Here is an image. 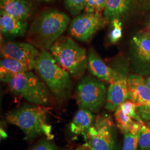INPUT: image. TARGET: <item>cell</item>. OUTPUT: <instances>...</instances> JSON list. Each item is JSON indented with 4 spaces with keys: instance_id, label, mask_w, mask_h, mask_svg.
I'll return each mask as SVG.
<instances>
[{
    "instance_id": "1",
    "label": "cell",
    "mask_w": 150,
    "mask_h": 150,
    "mask_svg": "<svg viewBox=\"0 0 150 150\" xmlns=\"http://www.w3.org/2000/svg\"><path fill=\"white\" fill-rule=\"evenodd\" d=\"M70 18L64 12L50 9L35 17L27 31V39L37 48L49 50L68 27Z\"/></svg>"
},
{
    "instance_id": "2",
    "label": "cell",
    "mask_w": 150,
    "mask_h": 150,
    "mask_svg": "<svg viewBox=\"0 0 150 150\" xmlns=\"http://www.w3.org/2000/svg\"><path fill=\"white\" fill-rule=\"evenodd\" d=\"M33 69L46 84L57 101L64 102L70 96L72 83L70 75L56 62L47 50H41Z\"/></svg>"
},
{
    "instance_id": "3",
    "label": "cell",
    "mask_w": 150,
    "mask_h": 150,
    "mask_svg": "<svg viewBox=\"0 0 150 150\" xmlns=\"http://www.w3.org/2000/svg\"><path fill=\"white\" fill-rule=\"evenodd\" d=\"M48 108L43 106H24L7 113L6 120L21 129L25 139H34L45 134L48 139L54 136L51 134V126L47 123Z\"/></svg>"
},
{
    "instance_id": "4",
    "label": "cell",
    "mask_w": 150,
    "mask_h": 150,
    "mask_svg": "<svg viewBox=\"0 0 150 150\" xmlns=\"http://www.w3.org/2000/svg\"><path fill=\"white\" fill-rule=\"evenodd\" d=\"M49 51L56 62L76 79L81 77L87 68L86 50L71 38H59Z\"/></svg>"
},
{
    "instance_id": "5",
    "label": "cell",
    "mask_w": 150,
    "mask_h": 150,
    "mask_svg": "<svg viewBox=\"0 0 150 150\" xmlns=\"http://www.w3.org/2000/svg\"><path fill=\"white\" fill-rule=\"evenodd\" d=\"M2 81L7 83L13 93L36 105L45 106L53 101L54 97L46 84L31 72L15 75Z\"/></svg>"
},
{
    "instance_id": "6",
    "label": "cell",
    "mask_w": 150,
    "mask_h": 150,
    "mask_svg": "<svg viewBox=\"0 0 150 150\" xmlns=\"http://www.w3.org/2000/svg\"><path fill=\"white\" fill-rule=\"evenodd\" d=\"M111 66L114 70L115 75L107 91L105 108L110 111H114L128 98V77L130 64L129 60L121 54L115 58Z\"/></svg>"
},
{
    "instance_id": "7",
    "label": "cell",
    "mask_w": 150,
    "mask_h": 150,
    "mask_svg": "<svg viewBox=\"0 0 150 150\" xmlns=\"http://www.w3.org/2000/svg\"><path fill=\"white\" fill-rule=\"evenodd\" d=\"M106 87L101 81L90 76L81 81L76 91L79 107L91 112L99 111L107 100Z\"/></svg>"
},
{
    "instance_id": "8",
    "label": "cell",
    "mask_w": 150,
    "mask_h": 150,
    "mask_svg": "<svg viewBox=\"0 0 150 150\" xmlns=\"http://www.w3.org/2000/svg\"><path fill=\"white\" fill-rule=\"evenodd\" d=\"M84 138L94 150H115V125L111 116L106 113L97 115Z\"/></svg>"
},
{
    "instance_id": "9",
    "label": "cell",
    "mask_w": 150,
    "mask_h": 150,
    "mask_svg": "<svg viewBox=\"0 0 150 150\" xmlns=\"http://www.w3.org/2000/svg\"><path fill=\"white\" fill-rule=\"evenodd\" d=\"M130 68L142 76L150 74V32L145 29L137 32L130 42Z\"/></svg>"
},
{
    "instance_id": "10",
    "label": "cell",
    "mask_w": 150,
    "mask_h": 150,
    "mask_svg": "<svg viewBox=\"0 0 150 150\" xmlns=\"http://www.w3.org/2000/svg\"><path fill=\"white\" fill-rule=\"evenodd\" d=\"M107 23L105 17L100 12L85 13L73 19L69 32L75 39L88 42Z\"/></svg>"
},
{
    "instance_id": "11",
    "label": "cell",
    "mask_w": 150,
    "mask_h": 150,
    "mask_svg": "<svg viewBox=\"0 0 150 150\" xmlns=\"http://www.w3.org/2000/svg\"><path fill=\"white\" fill-rule=\"evenodd\" d=\"M128 98L134 102L140 117L150 121V88L141 75L130 74L128 77Z\"/></svg>"
},
{
    "instance_id": "12",
    "label": "cell",
    "mask_w": 150,
    "mask_h": 150,
    "mask_svg": "<svg viewBox=\"0 0 150 150\" xmlns=\"http://www.w3.org/2000/svg\"><path fill=\"white\" fill-rule=\"evenodd\" d=\"M1 52L3 58L21 61L33 69L40 51L36 46L30 42H8L1 46Z\"/></svg>"
},
{
    "instance_id": "13",
    "label": "cell",
    "mask_w": 150,
    "mask_h": 150,
    "mask_svg": "<svg viewBox=\"0 0 150 150\" xmlns=\"http://www.w3.org/2000/svg\"><path fill=\"white\" fill-rule=\"evenodd\" d=\"M144 0H107L103 16L107 22L114 19L121 21L131 16L141 8Z\"/></svg>"
},
{
    "instance_id": "14",
    "label": "cell",
    "mask_w": 150,
    "mask_h": 150,
    "mask_svg": "<svg viewBox=\"0 0 150 150\" xmlns=\"http://www.w3.org/2000/svg\"><path fill=\"white\" fill-rule=\"evenodd\" d=\"M87 69L98 79L110 83L112 82L115 75L112 67L108 66L93 48H90L87 54Z\"/></svg>"
},
{
    "instance_id": "15",
    "label": "cell",
    "mask_w": 150,
    "mask_h": 150,
    "mask_svg": "<svg viewBox=\"0 0 150 150\" xmlns=\"http://www.w3.org/2000/svg\"><path fill=\"white\" fill-rule=\"evenodd\" d=\"M0 28L1 33L8 38L24 36L27 32L26 21L19 20L4 11L0 12Z\"/></svg>"
},
{
    "instance_id": "16",
    "label": "cell",
    "mask_w": 150,
    "mask_h": 150,
    "mask_svg": "<svg viewBox=\"0 0 150 150\" xmlns=\"http://www.w3.org/2000/svg\"><path fill=\"white\" fill-rule=\"evenodd\" d=\"M1 11L22 21L32 16L33 5L29 0H0Z\"/></svg>"
},
{
    "instance_id": "17",
    "label": "cell",
    "mask_w": 150,
    "mask_h": 150,
    "mask_svg": "<svg viewBox=\"0 0 150 150\" xmlns=\"http://www.w3.org/2000/svg\"><path fill=\"white\" fill-rule=\"evenodd\" d=\"M93 121L94 116L91 112L80 108L70 124V131L74 134H83L85 136Z\"/></svg>"
},
{
    "instance_id": "18",
    "label": "cell",
    "mask_w": 150,
    "mask_h": 150,
    "mask_svg": "<svg viewBox=\"0 0 150 150\" xmlns=\"http://www.w3.org/2000/svg\"><path fill=\"white\" fill-rule=\"evenodd\" d=\"M32 70L26 64L16 59L3 58L0 62V76L1 81L15 75L27 72Z\"/></svg>"
},
{
    "instance_id": "19",
    "label": "cell",
    "mask_w": 150,
    "mask_h": 150,
    "mask_svg": "<svg viewBox=\"0 0 150 150\" xmlns=\"http://www.w3.org/2000/svg\"><path fill=\"white\" fill-rule=\"evenodd\" d=\"M144 123L137 121L129 132L124 134L122 150H138L141 129Z\"/></svg>"
},
{
    "instance_id": "20",
    "label": "cell",
    "mask_w": 150,
    "mask_h": 150,
    "mask_svg": "<svg viewBox=\"0 0 150 150\" xmlns=\"http://www.w3.org/2000/svg\"><path fill=\"white\" fill-rule=\"evenodd\" d=\"M114 116L116 126L123 134L129 132L137 122L123 112L120 106L115 110Z\"/></svg>"
},
{
    "instance_id": "21",
    "label": "cell",
    "mask_w": 150,
    "mask_h": 150,
    "mask_svg": "<svg viewBox=\"0 0 150 150\" xmlns=\"http://www.w3.org/2000/svg\"><path fill=\"white\" fill-rule=\"evenodd\" d=\"M139 150H150V121H146L141 127Z\"/></svg>"
},
{
    "instance_id": "22",
    "label": "cell",
    "mask_w": 150,
    "mask_h": 150,
    "mask_svg": "<svg viewBox=\"0 0 150 150\" xmlns=\"http://www.w3.org/2000/svg\"><path fill=\"white\" fill-rule=\"evenodd\" d=\"M120 107H121L123 112L130 116L135 121L141 123L145 122V121L140 117L137 111L136 105L132 100L127 99L120 105Z\"/></svg>"
},
{
    "instance_id": "23",
    "label": "cell",
    "mask_w": 150,
    "mask_h": 150,
    "mask_svg": "<svg viewBox=\"0 0 150 150\" xmlns=\"http://www.w3.org/2000/svg\"><path fill=\"white\" fill-rule=\"evenodd\" d=\"M111 30L109 33V41L111 43H117L122 37V23L119 19H114L110 22Z\"/></svg>"
},
{
    "instance_id": "24",
    "label": "cell",
    "mask_w": 150,
    "mask_h": 150,
    "mask_svg": "<svg viewBox=\"0 0 150 150\" xmlns=\"http://www.w3.org/2000/svg\"><path fill=\"white\" fill-rule=\"evenodd\" d=\"M66 8L72 15H77L85 9L87 0H64Z\"/></svg>"
},
{
    "instance_id": "25",
    "label": "cell",
    "mask_w": 150,
    "mask_h": 150,
    "mask_svg": "<svg viewBox=\"0 0 150 150\" xmlns=\"http://www.w3.org/2000/svg\"><path fill=\"white\" fill-rule=\"evenodd\" d=\"M31 150H57V149L52 143L46 140L40 142Z\"/></svg>"
},
{
    "instance_id": "26",
    "label": "cell",
    "mask_w": 150,
    "mask_h": 150,
    "mask_svg": "<svg viewBox=\"0 0 150 150\" xmlns=\"http://www.w3.org/2000/svg\"><path fill=\"white\" fill-rule=\"evenodd\" d=\"M107 0H93L96 6V12L101 13L102 11L105 10L107 4Z\"/></svg>"
},
{
    "instance_id": "27",
    "label": "cell",
    "mask_w": 150,
    "mask_h": 150,
    "mask_svg": "<svg viewBox=\"0 0 150 150\" xmlns=\"http://www.w3.org/2000/svg\"><path fill=\"white\" fill-rule=\"evenodd\" d=\"M147 28L148 29V30L150 32V17L149 19V20H148V21H147Z\"/></svg>"
},
{
    "instance_id": "28",
    "label": "cell",
    "mask_w": 150,
    "mask_h": 150,
    "mask_svg": "<svg viewBox=\"0 0 150 150\" xmlns=\"http://www.w3.org/2000/svg\"><path fill=\"white\" fill-rule=\"evenodd\" d=\"M146 82L147 85L150 88V77H149L146 80Z\"/></svg>"
},
{
    "instance_id": "29",
    "label": "cell",
    "mask_w": 150,
    "mask_h": 150,
    "mask_svg": "<svg viewBox=\"0 0 150 150\" xmlns=\"http://www.w3.org/2000/svg\"><path fill=\"white\" fill-rule=\"evenodd\" d=\"M36 1H46V2H48V1H51L52 0H36Z\"/></svg>"
},
{
    "instance_id": "30",
    "label": "cell",
    "mask_w": 150,
    "mask_h": 150,
    "mask_svg": "<svg viewBox=\"0 0 150 150\" xmlns=\"http://www.w3.org/2000/svg\"><path fill=\"white\" fill-rule=\"evenodd\" d=\"M76 150H83V149H82V147H81V146H80L79 148H77V149Z\"/></svg>"
}]
</instances>
